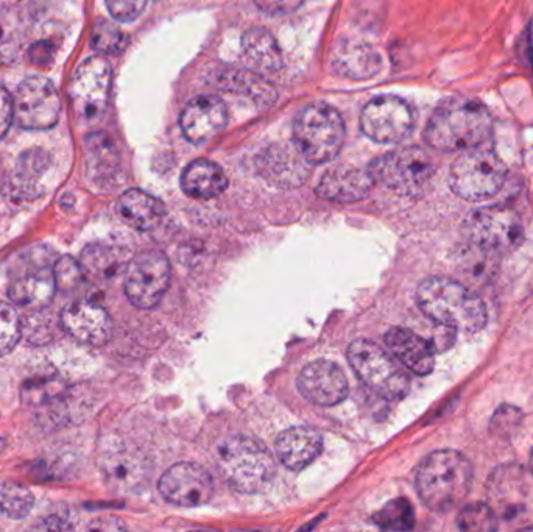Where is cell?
Returning <instances> with one entry per match:
<instances>
[{
	"label": "cell",
	"instance_id": "6da1fadb",
	"mask_svg": "<svg viewBox=\"0 0 533 532\" xmlns=\"http://www.w3.org/2000/svg\"><path fill=\"white\" fill-rule=\"evenodd\" d=\"M491 133L493 118L484 103L470 97H451L435 108L424 139L440 152H466L484 146Z\"/></svg>",
	"mask_w": 533,
	"mask_h": 532
},
{
	"label": "cell",
	"instance_id": "7a4b0ae2",
	"mask_svg": "<svg viewBox=\"0 0 533 532\" xmlns=\"http://www.w3.org/2000/svg\"><path fill=\"white\" fill-rule=\"evenodd\" d=\"M417 303L424 316L457 333L474 334L487 325L484 300L465 284L449 278L424 280L417 289Z\"/></svg>",
	"mask_w": 533,
	"mask_h": 532
},
{
	"label": "cell",
	"instance_id": "3957f363",
	"mask_svg": "<svg viewBox=\"0 0 533 532\" xmlns=\"http://www.w3.org/2000/svg\"><path fill=\"white\" fill-rule=\"evenodd\" d=\"M471 483V462L459 451L438 450L421 462L415 486L426 508L445 514L465 500Z\"/></svg>",
	"mask_w": 533,
	"mask_h": 532
},
{
	"label": "cell",
	"instance_id": "277c9868",
	"mask_svg": "<svg viewBox=\"0 0 533 532\" xmlns=\"http://www.w3.org/2000/svg\"><path fill=\"white\" fill-rule=\"evenodd\" d=\"M217 467L226 483L236 492L255 495L272 486L276 462L259 440L234 436L220 447Z\"/></svg>",
	"mask_w": 533,
	"mask_h": 532
},
{
	"label": "cell",
	"instance_id": "5b68a950",
	"mask_svg": "<svg viewBox=\"0 0 533 532\" xmlns=\"http://www.w3.org/2000/svg\"><path fill=\"white\" fill-rule=\"evenodd\" d=\"M293 141L311 164L334 160L345 141L342 116L326 103L309 105L295 119Z\"/></svg>",
	"mask_w": 533,
	"mask_h": 532
},
{
	"label": "cell",
	"instance_id": "8992f818",
	"mask_svg": "<svg viewBox=\"0 0 533 532\" xmlns=\"http://www.w3.org/2000/svg\"><path fill=\"white\" fill-rule=\"evenodd\" d=\"M507 178V167L495 152L484 146L466 150L452 163L449 186L460 199L484 202L495 197Z\"/></svg>",
	"mask_w": 533,
	"mask_h": 532
},
{
	"label": "cell",
	"instance_id": "52a82bcc",
	"mask_svg": "<svg viewBox=\"0 0 533 532\" xmlns=\"http://www.w3.org/2000/svg\"><path fill=\"white\" fill-rule=\"evenodd\" d=\"M348 362L359 380L385 400H403L410 391V378L401 362L381 345L357 339L348 348Z\"/></svg>",
	"mask_w": 533,
	"mask_h": 532
},
{
	"label": "cell",
	"instance_id": "ba28073f",
	"mask_svg": "<svg viewBox=\"0 0 533 532\" xmlns=\"http://www.w3.org/2000/svg\"><path fill=\"white\" fill-rule=\"evenodd\" d=\"M375 183L404 197H418L428 189L435 174L431 155L420 147H404L376 158L371 163Z\"/></svg>",
	"mask_w": 533,
	"mask_h": 532
},
{
	"label": "cell",
	"instance_id": "9c48e42d",
	"mask_svg": "<svg viewBox=\"0 0 533 532\" xmlns=\"http://www.w3.org/2000/svg\"><path fill=\"white\" fill-rule=\"evenodd\" d=\"M463 230L473 247L496 256L513 252L524 241L523 220L509 206L474 211L466 217Z\"/></svg>",
	"mask_w": 533,
	"mask_h": 532
},
{
	"label": "cell",
	"instance_id": "30bf717a",
	"mask_svg": "<svg viewBox=\"0 0 533 532\" xmlns=\"http://www.w3.org/2000/svg\"><path fill=\"white\" fill-rule=\"evenodd\" d=\"M113 72L103 57L83 61L69 85V99L78 119L85 122L102 118L110 100Z\"/></svg>",
	"mask_w": 533,
	"mask_h": 532
},
{
	"label": "cell",
	"instance_id": "8fae6325",
	"mask_svg": "<svg viewBox=\"0 0 533 532\" xmlns=\"http://www.w3.org/2000/svg\"><path fill=\"white\" fill-rule=\"evenodd\" d=\"M170 283V263L166 255L156 250L141 253L131 259L125 274V295L131 305L152 309L159 305Z\"/></svg>",
	"mask_w": 533,
	"mask_h": 532
},
{
	"label": "cell",
	"instance_id": "7c38bea8",
	"mask_svg": "<svg viewBox=\"0 0 533 532\" xmlns=\"http://www.w3.org/2000/svg\"><path fill=\"white\" fill-rule=\"evenodd\" d=\"M415 127V114L409 103L396 96H381L362 110V132L379 144H398L409 138Z\"/></svg>",
	"mask_w": 533,
	"mask_h": 532
},
{
	"label": "cell",
	"instance_id": "4fadbf2b",
	"mask_svg": "<svg viewBox=\"0 0 533 532\" xmlns=\"http://www.w3.org/2000/svg\"><path fill=\"white\" fill-rule=\"evenodd\" d=\"M15 119L24 130H49L60 119L61 102L52 82L44 77H29L16 89Z\"/></svg>",
	"mask_w": 533,
	"mask_h": 532
},
{
	"label": "cell",
	"instance_id": "5bb4252c",
	"mask_svg": "<svg viewBox=\"0 0 533 532\" xmlns=\"http://www.w3.org/2000/svg\"><path fill=\"white\" fill-rule=\"evenodd\" d=\"M55 292L57 284L49 258L41 256V250H33L32 255L22 259L11 277L8 297L16 305L39 309L47 308Z\"/></svg>",
	"mask_w": 533,
	"mask_h": 532
},
{
	"label": "cell",
	"instance_id": "9a60e30c",
	"mask_svg": "<svg viewBox=\"0 0 533 532\" xmlns=\"http://www.w3.org/2000/svg\"><path fill=\"white\" fill-rule=\"evenodd\" d=\"M158 489L170 504L180 508H198L214 495V481L202 465L178 462L159 478Z\"/></svg>",
	"mask_w": 533,
	"mask_h": 532
},
{
	"label": "cell",
	"instance_id": "2e32d148",
	"mask_svg": "<svg viewBox=\"0 0 533 532\" xmlns=\"http://www.w3.org/2000/svg\"><path fill=\"white\" fill-rule=\"evenodd\" d=\"M297 387L306 400L318 406L339 405L350 392L345 373L326 359H318L304 367L298 375Z\"/></svg>",
	"mask_w": 533,
	"mask_h": 532
},
{
	"label": "cell",
	"instance_id": "e0dca14e",
	"mask_svg": "<svg viewBox=\"0 0 533 532\" xmlns=\"http://www.w3.org/2000/svg\"><path fill=\"white\" fill-rule=\"evenodd\" d=\"M60 323L61 328L75 341L92 347H102L110 341L113 333L110 314L91 300H80L64 308Z\"/></svg>",
	"mask_w": 533,
	"mask_h": 532
},
{
	"label": "cell",
	"instance_id": "ac0fdd59",
	"mask_svg": "<svg viewBox=\"0 0 533 532\" xmlns=\"http://www.w3.org/2000/svg\"><path fill=\"white\" fill-rule=\"evenodd\" d=\"M228 121L225 103L214 96H198L184 107L180 125L192 144H203L216 138Z\"/></svg>",
	"mask_w": 533,
	"mask_h": 532
},
{
	"label": "cell",
	"instance_id": "d6986e66",
	"mask_svg": "<svg viewBox=\"0 0 533 532\" xmlns=\"http://www.w3.org/2000/svg\"><path fill=\"white\" fill-rule=\"evenodd\" d=\"M309 164L297 146H273L261 153L258 169L265 180L284 188H293L308 180L311 172Z\"/></svg>",
	"mask_w": 533,
	"mask_h": 532
},
{
	"label": "cell",
	"instance_id": "ffe728a7",
	"mask_svg": "<svg viewBox=\"0 0 533 532\" xmlns=\"http://www.w3.org/2000/svg\"><path fill=\"white\" fill-rule=\"evenodd\" d=\"M529 486L526 473L518 465H504L491 475L488 481V498L496 515L510 518L523 511Z\"/></svg>",
	"mask_w": 533,
	"mask_h": 532
},
{
	"label": "cell",
	"instance_id": "44dd1931",
	"mask_svg": "<svg viewBox=\"0 0 533 532\" xmlns=\"http://www.w3.org/2000/svg\"><path fill=\"white\" fill-rule=\"evenodd\" d=\"M375 186L370 171L357 167H336L326 172L318 183V197L334 203H354L365 199Z\"/></svg>",
	"mask_w": 533,
	"mask_h": 532
},
{
	"label": "cell",
	"instance_id": "7402d4cb",
	"mask_svg": "<svg viewBox=\"0 0 533 532\" xmlns=\"http://www.w3.org/2000/svg\"><path fill=\"white\" fill-rule=\"evenodd\" d=\"M385 345L415 375L426 376L434 370L435 350L431 342L409 328L395 327L387 331Z\"/></svg>",
	"mask_w": 533,
	"mask_h": 532
},
{
	"label": "cell",
	"instance_id": "603a6c76",
	"mask_svg": "<svg viewBox=\"0 0 533 532\" xmlns=\"http://www.w3.org/2000/svg\"><path fill=\"white\" fill-rule=\"evenodd\" d=\"M322 434L309 426H293L276 439L279 461L290 470H303L320 456Z\"/></svg>",
	"mask_w": 533,
	"mask_h": 532
},
{
	"label": "cell",
	"instance_id": "cb8c5ba5",
	"mask_svg": "<svg viewBox=\"0 0 533 532\" xmlns=\"http://www.w3.org/2000/svg\"><path fill=\"white\" fill-rule=\"evenodd\" d=\"M332 69L346 79L364 80L378 74L381 57L370 44L345 41L332 55Z\"/></svg>",
	"mask_w": 533,
	"mask_h": 532
},
{
	"label": "cell",
	"instance_id": "d4e9b609",
	"mask_svg": "<svg viewBox=\"0 0 533 532\" xmlns=\"http://www.w3.org/2000/svg\"><path fill=\"white\" fill-rule=\"evenodd\" d=\"M117 213L131 228L138 231H150L155 230L161 224L166 208L161 200L150 196L147 192L141 189H128L119 197Z\"/></svg>",
	"mask_w": 533,
	"mask_h": 532
},
{
	"label": "cell",
	"instance_id": "484cf974",
	"mask_svg": "<svg viewBox=\"0 0 533 532\" xmlns=\"http://www.w3.org/2000/svg\"><path fill=\"white\" fill-rule=\"evenodd\" d=\"M181 188L192 199H216L228 188V178L219 164L195 160L184 169Z\"/></svg>",
	"mask_w": 533,
	"mask_h": 532
},
{
	"label": "cell",
	"instance_id": "4316f807",
	"mask_svg": "<svg viewBox=\"0 0 533 532\" xmlns=\"http://www.w3.org/2000/svg\"><path fill=\"white\" fill-rule=\"evenodd\" d=\"M50 166V158L43 149H32L22 153L16 163L15 172L8 181L10 194L16 199L32 200L39 196V181Z\"/></svg>",
	"mask_w": 533,
	"mask_h": 532
},
{
	"label": "cell",
	"instance_id": "83f0119b",
	"mask_svg": "<svg viewBox=\"0 0 533 532\" xmlns=\"http://www.w3.org/2000/svg\"><path fill=\"white\" fill-rule=\"evenodd\" d=\"M88 174L97 185H108L116 178L121 158L116 144L106 133H92L85 141Z\"/></svg>",
	"mask_w": 533,
	"mask_h": 532
},
{
	"label": "cell",
	"instance_id": "f1b7e54d",
	"mask_svg": "<svg viewBox=\"0 0 533 532\" xmlns=\"http://www.w3.org/2000/svg\"><path fill=\"white\" fill-rule=\"evenodd\" d=\"M106 481L116 489L130 490L144 481V461L128 450L110 451L100 462Z\"/></svg>",
	"mask_w": 533,
	"mask_h": 532
},
{
	"label": "cell",
	"instance_id": "f546056e",
	"mask_svg": "<svg viewBox=\"0 0 533 532\" xmlns=\"http://www.w3.org/2000/svg\"><path fill=\"white\" fill-rule=\"evenodd\" d=\"M214 82L223 91L242 94L264 105L276 99L273 86L255 72L247 71V69H222L217 72Z\"/></svg>",
	"mask_w": 533,
	"mask_h": 532
},
{
	"label": "cell",
	"instance_id": "4dcf8cb0",
	"mask_svg": "<svg viewBox=\"0 0 533 532\" xmlns=\"http://www.w3.org/2000/svg\"><path fill=\"white\" fill-rule=\"evenodd\" d=\"M29 24L18 7H0V63H15L21 57Z\"/></svg>",
	"mask_w": 533,
	"mask_h": 532
},
{
	"label": "cell",
	"instance_id": "1f68e13d",
	"mask_svg": "<svg viewBox=\"0 0 533 532\" xmlns=\"http://www.w3.org/2000/svg\"><path fill=\"white\" fill-rule=\"evenodd\" d=\"M127 253L121 247L108 244L89 245L83 250L82 263L85 275L96 280H110L121 272Z\"/></svg>",
	"mask_w": 533,
	"mask_h": 532
},
{
	"label": "cell",
	"instance_id": "d6a6232c",
	"mask_svg": "<svg viewBox=\"0 0 533 532\" xmlns=\"http://www.w3.org/2000/svg\"><path fill=\"white\" fill-rule=\"evenodd\" d=\"M242 47L248 60L264 71H278L283 64L281 49L269 30L261 27L247 30L242 38Z\"/></svg>",
	"mask_w": 533,
	"mask_h": 532
},
{
	"label": "cell",
	"instance_id": "836d02e7",
	"mask_svg": "<svg viewBox=\"0 0 533 532\" xmlns=\"http://www.w3.org/2000/svg\"><path fill=\"white\" fill-rule=\"evenodd\" d=\"M35 497L32 490L24 484H0V514L11 520H22L32 512Z\"/></svg>",
	"mask_w": 533,
	"mask_h": 532
},
{
	"label": "cell",
	"instance_id": "e575fe53",
	"mask_svg": "<svg viewBox=\"0 0 533 532\" xmlns=\"http://www.w3.org/2000/svg\"><path fill=\"white\" fill-rule=\"evenodd\" d=\"M373 520L385 531H409L415 525L412 504L406 498H396L385 504Z\"/></svg>",
	"mask_w": 533,
	"mask_h": 532
},
{
	"label": "cell",
	"instance_id": "d590c367",
	"mask_svg": "<svg viewBox=\"0 0 533 532\" xmlns=\"http://www.w3.org/2000/svg\"><path fill=\"white\" fill-rule=\"evenodd\" d=\"M457 526L462 531H496L498 529V515L493 511L490 504H468L460 511L457 517Z\"/></svg>",
	"mask_w": 533,
	"mask_h": 532
},
{
	"label": "cell",
	"instance_id": "8d00e7d4",
	"mask_svg": "<svg viewBox=\"0 0 533 532\" xmlns=\"http://www.w3.org/2000/svg\"><path fill=\"white\" fill-rule=\"evenodd\" d=\"M127 44V35L110 21L100 19L92 27L91 46L100 54H119Z\"/></svg>",
	"mask_w": 533,
	"mask_h": 532
},
{
	"label": "cell",
	"instance_id": "74e56055",
	"mask_svg": "<svg viewBox=\"0 0 533 532\" xmlns=\"http://www.w3.org/2000/svg\"><path fill=\"white\" fill-rule=\"evenodd\" d=\"M22 336V323L13 306L0 302V356L8 355Z\"/></svg>",
	"mask_w": 533,
	"mask_h": 532
},
{
	"label": "cell",
	"instance_id": "f35d334b",
	"mask_svg": "<svg viewBox=\"0 0 533 532\" xmlns=\"http://www.w3.org/2000/svg\"><path fill=\"white\" fill-rule=\"evenodd\" d=\"M53 277L57 291L69 292L77 289L85 278L82 263L72 256L64 255L53 264Z\"/></svg>",
	"mask_w": 533,
	"mask_h": 532
},
{
	"label": "cell",
	"instance_id": "ab89813d",
	"mask_svg": "<svg viewBox=\"0 0 533 532\" xmlns=\"http://www.w3.org/2000/svg\"><path fill=\"white\" fill-rule=\"evenodd\" d=\"M523 419L524 414L521 409L512 405H502L491 419L490 431L499 439H512L513 434L523 423Z\"/></svg>",
	"mask_w": 533,
	"mask_h": 532
},
{
	"label": "cell",
	"instance_id": "60d3db41",
	"mask_svg": "<svg viewBox=\"0 0 533 532\" xmlns=\"http://www.w3.org/2000/svg\"><path fill=\"white\" fill-rule=\"evenodd\" d=\"M106 8L117 21L131 22L142 15L147 0H105Z\"/></svg>",
	"mask_w": 533,
	"mask_h": 532
},
{
	"label": "cell",
	"instance_id": "b9f144b4",
	"mask_svg": "<svg viewBox=\"0 0 533 532\" xmlns=\"http://www.w3.org/2000/svg\"><path fill=\"white\" fill-rule=\"evenodd\" d=\"M259 10L267 15L281 16L289 15L303 5L304 0H253Z\"/></svg>",
	"mask_w": 533,
	"mask_h": 532
},
{
	"label": "cell",
	"instance_id": "7bdbcfd3",
	"mask_svg": "<svg viewBox=\"0 0 533 532\" xmlns=\"http://www.w3.org/2000/svg\"><path fill=\"white\" fill-rule=\"evenodd\" d=\"M15 119V105L7 89L0 86V139L7 135Z\"/></svg>",
	"mask_w": 533,
	"mask_h": 532
},
{
	"label": "cell",
	"instance_id": "ee69618b",
	"mask_svg": "<svg viewBox=\"0 0 533 532\" xmlns=\"http://www.w3.org/2000/svg\"><path fill=\"white\" fill-rule=\"evenodd\" d=\"M38 529H69L71 525L66 523V520L58 517L44 518L43 522L39 523L38 526H35Z\"/></svg>",
	"mask_w": 533,
	"mask_h": 532
},
{
	"label": "cell",
	"instance_id": "f6af8a7d",
	"mask_svg": "<svg viewBox=\"0 0 533 532\" xmlns=\"http://www.w3.org/2000/svg\"><path fill=\"white\" fill-rule=\"evenodd\" d=\"M5 448H7V440L2 439V437H0V453H2Z\"/></svg>",
	"mask_w": 533,
	"mask_h": 532
},
{
	"label": "cell",
	"instance_id": "bcb514c9",
	"mask_svg": "<svg viewBox=\"0 0 533 532\" xmlns=\"http://www.w3.org/2000/svg\"><path fill=\"white\" fill-rule=\"evenodd\" d=\"M529 470H530V473H532V476H533V451H532V454H530Z\"/></svg>",
	"mask_w": 533,
	"mask_h": 532
}]
</instances>
